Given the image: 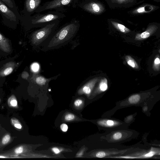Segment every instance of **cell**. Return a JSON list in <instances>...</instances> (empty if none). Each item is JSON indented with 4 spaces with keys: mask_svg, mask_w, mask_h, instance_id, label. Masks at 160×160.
Here are the masks:
<instances>
[{
    "mask_svg": "<svg viewBox=\"0 0 160 160\" xmlns=\"http://www.w3.org/2000/svg\"><path fill=\"white\" fill-rule=\"evenodd\" d=\"M159 8L157 6L145 3L128 11L127 13L132 16L143 15L153 12Z\"/></svg>",
    "mask_w": 160,
    "mask_h": 160,
    "instance_id": "cell-4",
    "label": "cell"
},
{
    "mask_svg": "<svg viewBox=\"0 0 160 160\" xmlns=\"http://www.w3.org/2000/svg\"><path fill=\"white\" fill-rule=\"evenodd\" d=\"M23 151V147L20 146L17 148L15 149V152L17 154H20Z\"/></svg>",
    "mask_w": 160,
    "mask_h": 160,
    "instance_id": "cell-31",
    "label": "cell"
},
{
    "mask_svg": "<svg viewBox=\"0 0 160 160\" xmlns=\"http://www.w3.org/2000/svg\"><path fill=\"white\" fill-rule=\"evenodd\" d=\"M61 130L63 132H66L68 129V125L65 123H62L60 125Z\"/></svg>",
    "mask_w": 160,
    "mask_h": 160,
    "instance_id": "cell-29",
    "label": "cell"
},
{
    "mask_svg": "<svg viewBox=\"0 0 160 160\" xmlns=\"http://www.w3.org/2000/svg\"><path fill=\"white\" fill-rule=\"evenodd\" d=\"M5 157L3 156H0V158H5Z\"/></svg>",
    "mask_w": 160,
    "mask_h": 160,
    "instance_id": "cell-38",
    "label": "cell"
},
{
    "mask_svg": "<svg viewBox=\"0 0 160 160\" xmlns=\"http://www.w3.org/2000/svg\"><path fill=\"white\" fill-rule=\"evenodd\" d=\"M86 11L92 14L100 15L106 10L104 5L99 1H91L85 4L83 6Z\"/></svg>",
    "mask_w": 160,
    "mask_h": 160,
    "instance_id": "cell-5",
    "label": "cell"
},
{
    "mask_svg": "<svg viewBox=\"0 0 160 160\" xmlns=\"http://www.w3.org/2000/svg\"><path fill=\"white\" fill-rule=\"evenodd\" d=\"M5 3L9 8L12 9L14 7V5L12 0H1Z\"/></svg>",
    "mask_w": 160,
    "mask_h": 160,
    "instance_id": "cell-21",
    "label": "cell"
},
{
    "mask_svg": "<svg viewBox=\"0 0 160 160\" xmlns=\"http://www.w3.org/2000/svg\"><path fill=\"white\" fill-rule=\"evenodd\" d=\"M39 65L37 63H34L32 64L31 68L32 70L34 72H37L39 69Z\"/></svg>",
    "mask_w": 160,
    "mask_h": 160,
    "instance_id": "cell-23",
    "label": "cell"
},
{
    "mask_svg": "<svg viewBox=\"0 0 160 160\" xmlns=\"http://www.w3.org/2000/svg\"><path fill=\"white\" fill-rule=\"evenodd\" d=\"M15 127L18 129H21L22 128V126L19 123H15L14 124Z\"/></svg>",
    "mask_w": 160,
    "mask_h": 160,
    "instance_id": "cell-34",
    "label": "cell"
},
{
    "mask_svg": "<svg viewBox=\"0 0 160 160\" xmlns=\"http://www.w3.org/2000/svg\"><path fill=\"white\" fill-rule=\"evenodd\" d=\"M112 9L128 8L143 2L139 0H105Z\"/></svg>",
    "mask_w": 160,
    "mask_h": 160,
    "instance_id": "cell-3",
    "label": "cell"
},
{
    "mask_svg": "<svg viewBox=\"0 0 160 160\" xmlns=\"http://www.w3.org/2000/svg\"><path fill=\"white\" fill-rule=\"evenodd\" d=\"M52 150L55 154H58L61 151V150L57 147H53L52 148Z\"/></svg>",
    "mask_w": 160,
    "mask_h": 160,
    "instance_id": "cell-32",
    "label": "cell"
},
{
    "mask_svg": "<svg viewBox=\"0 0 160 160\" xmlns=\"http://www.w3.org/2000/svg\"><path fill=\"white\" fill-rule=\"evenodd\" d=\"M158 150L156 148H151L150 150L148 152H143L142 153H138V154H136L135 155H134L133 156H135L132 157L128 156H124L121 157L120 158H151L154 155L158 154V153H159V152H158Z\"/></svg>",
    "mask_w": 160,
    "mask_h": 160,
    "instance_id": "cell-12",
    "label": "cell"
},
{
    "mask_svg": "<svg viewBox=\"0 0 160 160\" xmlns=\"http://www.w3.org/2000/svg\"><path fill=\"white\" fill-rule=\"evenodd\" d=\"M16 66V64L12 61L4 64L0 69V77H3L11 74Z\"/></svg>",
    "mask_w": 160,
    "mask_h": 160,
    "instance_id": "cell-11",
    "label": "cell"
},
{
    "mask_svg": "<svg viewBox=\"0 0 160 160\" xmlns=\"http://www.w3.org/2000/svg\"><path fill=\"white\" fill-rule=\"evenodd\" d=\"M0 13L3 17L10 21H17V17L12 11L0 0Z\"/></svg>",
    "mask_w": 160,
    "mask_h": 160,
    "instance_id": "cell-6",
    "label": "cell"
},
{
    "mask_svg": "<svg viewBox=\"0 0 160 160\" xmlns=\"http://www.w3.org/2000/svg\"><path fill=\"white\" fill-rule=\"evenodd\" d=\"M72 0H53L48 3L45 8V10L52 9L66 5L70 3Z\"/></svg>",
    "mask_w": 160,
    "mask_h": 160,
    "instance_id": "cell-13",
    "label": "cell"
},
{
    "mask_svg": "<svg viewBox=\"0 0 160 160\" xmlns=\"http://www.w3.org/2000/svg\"><path fill=\"white\" fill-rule=\"evenodd\" d=\"M0 49L7 53L11 51L10 46L8 39L0 33Z\"/></svg>",
    "mask_w": 160,
    "mask_h": 160,
    "instance_id": "cell-14",
    "label": "cell"
},
{
    "mask_svg": "<svg viewBox=\"0 0 160 160\" xmlns=\"http://www.w3.org/2000/svg\"><path fill=\"white\" fill-rule=\"evenodd\" d=\"M125 58L129 66L134 68L137 69L138 68L137 63L131 56H127Z\"/></svg>",
    "mask_w": 160,
    "mask_h": 160,
    "instance_id": "cell-18",
    "label": "cell"
},
{
    "mask_svg": "<svg viewBox=\"0 0 160 160\" xmlns=\"http://www.w3.org/2000/svg\"><path fill=\"white\" fill-rule=\"evenodd\" d=\"M29 76V75L28 73L26 71L23 72L21 74L22 78L24 79H27L28 77Z\"/></svg>",
    "mask_w": 160,
    "mask_h": 160,
    "instance_id": "cell-30",
    "label": "cell"
},
{
    "mask_svg": "<svg viewBox=\"0 0 160 160\" xmlns=\"http://www.w3.org/2000/svg\"><path fill=\"white\" fill-rule=\"evenodd\" d=\"M79 28L76 22L71 23L65 26L52 36L42 48L46 51L58 49L68 44L74 37Z\"/></svg>",
    "mask_w": 160,
    "mask_h": 160,
    "instance_id": "cell-1",
    "label": "cell"
},
{
    "mask_svg": "<svg viewBox=\"0 0 160 160\" xmlns=\"http://www.w3.org/2000/svg\"><path fill=\"white\" fill-rule=\"evenodd\" d=\"M122 137V134L119 132H116L114 133L112 136L113 139L115 140L120 139Z\"/></svg>",
    "mask_w": 160,
    "mask_h": 160,
    "instance_id": "cell-25",
    "label": "cell"
},
{
    "mask_svg": "<svg viewBox=\"0 0 160 160\" xmlns=\"http://www.w3.org/2000/svg\"><path fill=\"white\" fill-rule=\"evenodd\" d=\"M75 118L74 115L71 113L66 114L64 117V119L66 121H70L73 120Z\"/></svg>",
    "mask_w": 160,
    "mask_h": 160,
    "instance_id": "cell-22",
    "label": "cell"
},
{
    "mask_svg": "<svg viewBox=\"0 0 160 160\" xmlns=\"http://www.w3.org/2000/svg\"><path fill=\"white\" fill-rule=\"evenodd\" d=\"M52 79V78H46L42 76L38 75L35 78V81L37 84L41 86L45 85L51 80Z\"/></svg>",
    "mask_w": 160,
    "mask_h": 160,
    "instance_id": "cell-17",
    "label": "cell"
},
{
    "mask_svg": "<svg viewBox=\"0 0 160 160\" xmlns=\"http://www.w3.org/2000/svg\"><path fill=\"white\" fill-rule=\"evenodd\" d=\"M160 63V60L159 58H156L154 60V66L156 67L159 66Z\"/></svg>",
    "mask_w": 160,
    "mask_h": 160,
    "instance_id": "cell-33",
    "label": "cell"
},
{
    "mask_svg": "<svg viewBox=\"0 0 160 160\" xmlns=\"http://www.w3.org/2000/svg\"><path fill=\"white\" fill-rule=\"evenodd\" d=\"M83 102L82 100L78 99L75 101L74 102V106L76 107L80 106L82 104Z\"/></svg>",
    "mask_w": 160,
    "mask_h": 160,
    "instance_id": "cell-27",
    "label": "cell"
},
{
    "mask_svg": "<svg viewBox=\"0 0 160 160\" xmlns=\"http://www.w3.org/2000/svg\"><path fill=\"white\" fill-rule=\"evenodd\" d=\"M55 24H48L35 31L31 36V41L34 46H43L50 39L54 31Z\"/></svg>",
    "mask_w": 160,
    "mask_h": 160,
    "instance_id": "cell-2",
    "label": "cell"
},
{
    "mask_svg": "<svg viewBox=\"0 0 160 160\" xmlns=\"http://www.w3.org/2000/svg\"><path fill=\"white\" fill-rule=\"evenodd\" d=\"M58 17V15L53 14L38 16L32 19V23L36 24L47 22L57 19Z\"/></svg>",
    "mask_w": 160,
    "mask_h": 160,
    "instance_id": "cell-8",
    "label": "cell"
},
{
    "mask_svg": "<svg viewBox=\"0 0 160 160\" xmlns=\"http://www.w3.org/2000/svg\"><path fill=\"white\" fill-rule=\"evenodd\" d=\"M11 100L10 101V103L11 105L13 107L16 106L17 105V101L14 96L13 95L10 97Z\"/></svg>",
    "mask_w": 160,
    "mask_h": 160,
    "instance_id": "cell-24",
    "label": "cell"
},
{
    "mask_svg": "<svg viewBox=\"0 0 160 160\" xmlns=\"http://www.w3.org/2000/svg\"><path fill=\"white\" fill-rule=\"evenodd\" d=\"M154 1L157 2H160V0H153Z\"/></svg>",
    "mask_w": 160,
    "mask_h": 160,
    "instance_id": "cell-37",
    "label": "cell"
},
{
    "mask_svg": "<svg viewBox=\"0 0 160 160\" xmlns=\"http://www.w3.org/2000/svg\"><path fill=\"white\" fill-rule=\"evenodd\" d=\"M108 23L114 29L122 33L126 34L131 32V31L125 25L120 22V21L113 19H108Z\"/></svg>",
    "mask_w": 160,
    "mask_h": 160,
    "instance_id": "cell-10",
    "label": "cell"
},
{
    "mask_svg": "<svg viewBox=\"0 0 160 160\" xmlns=\"http://www.w3.org/2000/svg\"><path fill=\"white\" fill-rule=\"evenodd\" d=\"M98 124L102 126L112 127L119 124L118 122L111 120H102L98 121L97 122Z\"/></svg>",
    "mask_w": 160,
    "mask_h": 160,
    "instance_id": "cell-16",
    "label": "cell"
},
{
    "mask_svg": "<svg viewBox=\"0 0 160 160\" xmlns=\"http://www.w3.org/2000/svg\"><path fill=\"white\" fill-rule=\"evenodd\" d=\"M98 80V78H96L90 80L78 90V94L81 95L84 94L89 96Z\"/></svg>",
    "mask_w": 160,
    "mask_h": 160,
    "instance_id": "cell-9",
    "label": "cell"
},
{
    "mask_svg": "<svg viewBox=\"0 0 160 160\" xmlns=\"http://www.w3.org/2000/svg\"><path fill=\"white\" fill-rule=\"evenodd\" d=\"M83 150H82V151H80L79 153H77V157H81L83 153Z\"/></svg>",
    "mask_w": 160,
    "mask_h": 160,
    "instance_id": "cell-35",
    "label": "cell"
},
{
    "mask_svg": "<svg viewBox=\"0 0 160 160\" xmlns=\"http://www.w3.org/2000/svg\"><path fill=\"white\" fill-rule=\"evenodd\" d=\"M127 118H129V119H128L127 121H130V120H131L132 118V117L131 116H129Z\"/></svg>",
    "mask_w": 160,
    "mask_h": 160,
    "instance_id": "cell-36",
    "label": "cell"
},
{
    "mask_svg": "<svg viewBox=\"0 0 160 160\" xmlns=\"http://www.w3.org/2000/svg\"><path fill=\"white\" fill-rule=\"evenodd\" d=\"M158 24L155 22L150 23L144 32L141 33H137L136 34L135 39L141 40L148 38L158 30Z\"/></svg>",
    "mask_w": 160,
    "mask_h": 160,
    "instance_id": "cell-7",
    "label": "cell"
},
{
    "mask_svg": "<svg viewBox=\"0 0 160 160\" xmlns=\"http://www.w3.org/2000/svg\"><path fill=\"white\" fill-rule=\"evenodd\" d=\"M10 139V137L9 135H6L3 138L2 141V143L5 144L7 143Z\"/></svg>",
    "mask_w": 160,
    "mask_h": 160,
    "instance_id": "cell-28",
    "label": "cell"
},
{
    "mask_svg": "<svg viewBox=\"0 0 160 160\" xmlns=\"http://www.w3.org/2000/svg\"><path fill=\"white\" fill-rule=\"evenodd\" d=\"M108 88L107 80L106 78H104L101 80L98 90L100 92H104Z\"/></svg>",
    "mask_w": 160,
    "mask_h": 160,
    "instance_id": "cell-19",
    "label": "cell"
},
{
    "mask_svg": "<svg viewBox=\"0 0 160 160\" xmlns=\"http://www.w3.org/2000/svg\"><path fill=\"white\" fill-rule=\"evenodd\" d=\"M140 99V96L138 94L131 96L128 98V101L132 104H135L138 102Z\"/></svg>",
    "mask_w": 160,
    "mask_h": 160,
    "instance_id": "cell-20",
    "label": "cell"
},
{
    "mask_svg": "<svg viewBox=\"0 0 160 160\" xmlns=\"http://www.w3.org/2000/svg\"><path fill=\"white\" fill-rule=\"evenodd\" d=\"M106 156V152L103 151L98 152L96 154V157L98 158H103Z\"/></svg>",
    "mask_w": 160,
    "mask_h": 160,
    "instance_id": "cell-26",
    "label": "cell"
},
{
    "mask_svg": "<svg viewBox=\"0 0 160 160\" xmlns=\"http://www.w3.org/2000/svg\"><path fill=\"white\" fill-rule=\"evenodd\" d=\"M42 0H26L25 8L27 11L31 12L35 10L40 4Z\"/></svg>",
    "mask_w": 160,
    "mask_h": 160,
    "instance_id": "cell-15",
    "label": "cell"
}]
</instances>
